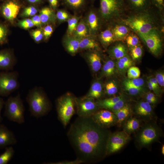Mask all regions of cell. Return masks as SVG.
Returning <instances> with one entry per match:
<instances>
[{
	"label": "cell",
	"instance_id": "cell-34",
	"mask_svg": "<svg viewBox=\"0 0 164 164\" xmlns=\"http://www.w3.org/2000/svg\"><path fill=\"white\" fill-rule=\"evenodd\" d=\"M80 17L74 16H71L67 20L68 26L67 35H72L80 20Z\"/></svg>",
	"mask_w": 164,
	"mask_h": 164
},
{
	"label": "cell",
	"instance_id": "cell-54",
	"mask_svg": "<svg viewBox=\"0 0 164 164\" xmlns=\"http://www.w3.org/2000/svg\"><path fill=\"white\" fill-rule=\"evenodd\" d=\"M31 19L34 26L41 27L42 24L39 15H35L33 16Z\"/></svg>",
	"mask_w": 164,
	"mask_h": 164
},
{
	"label": "cell",
	"instance_id": "cell-30",
	"mask_svg": "<svg viewBox=\"0 0 164 164\" xmlns=\"http://www.w3.org/2000/svg\"><path fill=\"white\" fill-rule=\"evenodd\" d=\"M101 76L105 77H109L113 75L115 71V63L111 59L106 60L102 67Z\"/></svg>",
	"mask_w": 164,
	"mask_h": 164
},
{
	"label": "cell",
	"instance_id": "cell-46",
	"mask_svg": "<svg viewBox=\"0 0 164 164\" xmlns=\"http://www.w3.org/2000/svg\"><path fill=\"white\" fill-rule=\"evenodd\" d=\"M31 34L34 40L37 43L41 41L43 37V31L39 29L33 31Z\"/></svg>",
	"mask_w": 164,
	"mask_h": 164
},
{
	"label": "cell",
	"instance_id": "cell-15",
	"mask_svg": "<svg viewBox=\"0 0 164 164\" xmlns=\"http://www.w3.org/2000/svg\"><path fill=\"white\" fill-rule=\"evenodd\" d=\"M20 8V5L17 3L10 1L3 5L1 9L2 13L5 19L12 22L17 17Z\"/></svg>",
	"mask_w": 164,
	"mask_h": 164
},
{
	"label": "cell",
	"instance_id": "cell-8",
	"mask_svg": "<svg viewBox=\"0 0 164 164\" xmlns=\"http://www.w3.org/2000/svg\"><path fill=\"white\" fill-rule=\"evenodd\" d=\"M154 56L160 55L162 51L163 37L159 28L152 29L144 34H137Z\"/></svg>",
	"mask_w": 164,
	"mask_h": 164
},
{
	"label": "cell",
	"instance_id": "cell-31",
	"mask_svg": "<svg viewBox=\"0 0 164 164\" xmlns=\"http://www.w3.org/2000/svg\"><path fill=\"white\" fill-rule=\"evenodd\" d=\"M124 96L122 94L119 96L107 98L102 100H98L96 101L100 109H106L123 98Z\"/></svg>",
	"mask_w": 164,
	"mask_h": 164
},
{
	"label": "cell",
	"instance_id": "cell-57",
	"mask_svg": "<svg viewBox=\"0 0 164 164\" xmlns=\"http://www.w3.org/2000/svg\"><path fill=\"white\" fill-rule=\"evenodd\" d=\"M49 3L53 9H56L58 7L59 0H48Z\"/></svg>",
	"mask_w": 164,
	"mask_h": 164
},
{
	"label": "cell",
	"instance_id": "cell-25",
	"mask_svg": "<svg viewBox=\"0 0 164 164\" xmlns=\"http://www.w3.org/2000/svg\"><path fill=\"white\" fill-rule=\"evenodd\" d=\"M100 48L98 43L91 36L81 39L79 44V50H97Z\"/></svg>",
	"mask_w": 164,
	"mask_h": 164
},
{
	"label": "cell",
	"instance_id": "cell-37",
	"mask_svg": "<svg viewBox=\"0 0 164 164\" xmlns=\"http://www.w3.org/2000/svg\"><path fill=\"white\" fill-rule=\"evenodd\" d=\"M118 89L117 86L114 80L109 81L105 84V92L109 96L113 95L115 94L118 92Z\"/></svg>",
	"mask_w": 164,
	"mask_h": 164
},
{
	"label": "cell",
	"instance_id": "cell-10",
	"mask_svg": "<svg viewBox=\"0 0 164 164\" xmlns=\"http://www.w3.org/2000/svg\"><path fill=\"white\" fill-rule=\"evenodd\" d=\"M130 139V135L123 130L111 133L107 145V155L120 151Z\"/></svg>",
	"mask_w": 164,
	"mask_h": 164
},
{
	"label": "cell",
	"instance_id": "cell-27",
	"mask_svg": "<svg viewBox=\"0 0 164 164\" xmlns=\"http://www.w3.org/2000/svg\"><path fill=\"white\" fill-rule=\"evenodd\" d=\"M103 89V86L101 81L97 80H95L92 83L89 91L85 96L94 99H98L102 95Z\"/></svg>",
	"mask_w": 164,
	"mask_h": 164
},
{
	"label": "cell",
	"instance_id": "cell-17",
	"mask_svg": "<svg viewBox=\"0 0 164 164\" xmlns=\"http://www.w3.org/2000/svg\"><path fill=\"white\" fill-rule=\"evenodd\" d=\"M85 57L92 71L96 73L101 68V58L97 50L88 51L86 53Z\"/></svg>",
	"mask_w": 164,
	"mask_h": 164
},
{
	"label": "cell",
	"instance_id": "cell-6",
	"mask_svg": "<svg viewBox=\"0 0 164 164\" xmlns=\"http://www.w3.org/2000/svg\"><path fill=\"white\" fill-rule=\"evenodd\" d=\"M4 116L9 120L19 124L25 122V108L20 94L10 96L5 102Z\"/></svg>",
	"mask_w": 164,
	"mask_h": 164
},
{
	"label": "cell",
	"instance_id": "cell-5",
	"mask_svg": "<svg viewBox=\"0 0 164 164\" xmlns=\"http://www.w3.org/2000/svg\"><path fill=\"white\" fill-rule=\"evenodd\" d=\"M126 9L124 0H100L99 15L104 22L119 21Z\"/></svg>",
	"mask_w": 164,
	"mask_h": 164
},
{
	"label": "cell",
	"instance_id": "cell-53",
	"mask_svg": "<svg viewBox=\"0 0 164 164\" xmlns=\"http://www.w3.org/2000/svg\"><path fill=\"white\" fill-rule=\"evenodd\" d=\"M82 163V162L77 159L73 161H63L55 162H50V164H79Z\"/></svg>",
	"mask_w": 164,
	"mask_h": 164
},
{
	"label": "cell",
	"instance_id": "cell-32",
	"mask_svg": "<svg viewBox=\"0 0 164 164\" xmlns=\"http://www.w3.org/2000/svg\"><path fill=\"white\" fill-rule=\"evenodd\" d=\"M15 153L12 146L5 147L4 152L0 155V164H7L11 159Z\"/></svg>",
	"mask_w": 164,
	"mask_h": 164
},
{
	"label": "cell",
	"instance_id": "cell-41",
	"mask_svg": "<svg viewBox=\"0 0 164 164\" xmlns=\"http://www.w3.org/2000/svg\"><path fill=\"white\" fill-rule=\"evenodd\" d=\"M125 90L129 94L132 96H136L142 94L144 92L143 88L131 86L124 85Z\"/></svg>",
	"mask_w": 164,
	"mask_h": 164
},
{
	"label": "cell",
	"instance_id": "cell-1",
	"mask_svg": "<svg viewBox=\"0 0 164 164\" xmlns=\"http://www.w3.org/2000/svg\"><path fill=\"white\" fill-rule=\"evenodd\" d=\"M111 133L97 125L91 117H78L71 125L67 136L77 159L82 163H92L107 155V145Z\"/></svg>",
	"mask_w": 164,
	"mask_h": 164
},
{
	"label": "cell",
	"instance_id": "cell-61",
	"mask_svg": "<svg viewBox=\"0 0 164 164\" xmlns=\"http://www.w3.org/2000/svg\"><path fill=\"white\" fill-rule=\"evenodd\" d=\"M91 0V1H95V0Z\"/></svg>",
	"mask_w": 164,
	"mask_h": 164
},
{
	"label": "cell",
	"instance_id": "cell-20",
	"mask_svg": "<svg viewBox=\"0 0 164 164\" xmlns=\"http://www.w3.org/2000/svg\"><path fill=\"white\" fill-rule=\"evenodd\" d=\"M80 39L73 35H67L63 40V45L65 50L70 54L75 55L79 50Z\"/></svg>",
	"mask_w": 164,
	"mask_h": 164
},
{
	"label": "cell",
	"instance_id": "cell-12",
	"mask_svg": "<svg viewBox=\"0 0 164 164\" xmlns=\"http://www.w3.org/2000/svg\"><path fill=\"white\" fill-rule=\"evenodd\" d=\"M91 117L96 123L104 128L108 129L117 125V119L115 114L106 109H100Z\"/></svg>",
	"mask_w": 164,
	"mask_h": 164
},
{
	"label": "cell",
	"instance_id": "cell-9",
	"mask_svg": "<svg viewBox=\"0 0 164 164\" xmlns=\"http://www.w3.org/2000/svg\"><path fill=\"white\" fill-rule=\"evenodd\" d=\"M19 76L17 71H0V96H7L19 88Z\"/></svg>",
	"mask_w": 164,
	"mask_h": 164
},
{
	"label": "cell",
	"instance_id": "cell-2",
	"mask_svg": "<svg viewBox=\"0 0 164 164\" xmlns=\"http://www.w3.org/2000/svg\"><path fill=\"white\" fill-rule=\"evenodd\" d=\"M151 8L143 12H133L119 22L127 26L137 34H144L158 28V20L153 14Z\"/></svg>",
	"mask_w": 164,
	"mask_h": 164
},
{
	"label": "cell",
	"instance_id": "cell-58",
	"mask_svg": "<svg viewBox=\"0 0 164 164\" xmlns=\"http://www.w3.org/2000/svg\"><path fill=\"white\" fill-rule=\"evenodd\" d=\"M4 104L5 102L0 97V122H1L2 120V118L1 115V112Z\"/></svg>",
	"mask_w": 164,
	"mask_h": 164
},
{
	"label": "cell",
	"instance_id": "cell-43",
	"mask_svg": "<svg viewBox=\"0 0 164 164\" xmlns=\"http://www.w3.org/2000/svg\"><path fill=\"white\" fill-rule=\"evenodd\" d=\"M37 9L33 6H29L26 8L21 14V16L23 17H28L34 16L37 13Z\"/></svg>",
	"mask_w": 164,
	"mask_h": 164
},
{
	"label": "cell",
	"instance_id": "cell-24",
	"mask_svg": "<svg viewBox=\"0 0 164 164\" xmlns=\"http://www.w3.org/2000/svg\"><path fill=\"white\" fill-rule=\"evenodd\" d=\"M114 113L117 117L116 125L120 127L128 118L132 116V111L130 105L127 103L121 108Z\"/></svg>",
	"mask_w": 164,
	"mask_h": 164
},
{
	"label": "cell",
	"instance_id": "cell-35",
	"mask_svg": "<svg viewBox=\"0 0 164 164\" xmlns=\"http://www.w3.org/2000/svg\"><path fill=\"white\" fill-rule=\"evenodd\" d=\"M125 41L130 48L140 44L139 37L135 32H131L126 37Z\"/></svg>",
	"mask_w": 164,
	"mask_h": 164
},
{
	"label": "cell",
	"instance_id": "cell-29",
	"mask_svg": "<svg viewBox=\"0 0 164 164\" xmlns=\"http://www.w3.org/2000/svg\"><path fill=\"white\" fill-rule=\"evenodd\" d=\"M99 39L101 43L105 47L115 42L112 27H109L101 32L99 35Z\"/></svg>",
	"mask_w": 164,
	"mask_h": 164
},
{
	"label": "cell",
	"instance_id": "cell-60",
	"mask_svg": "<svg viewBox=\"0 0 164 164\" xmlns=\"http://www.w3.org/2000/svg\"><path fill=\"white\" fill-rule=\"evenodd\" d=\"M161 152L162 155H164V145H162V148H161Z\"/></svg>",
	"mask_w": 164,
	"mask_h": 164
},
{
	"label": "cell",
	"instance_id": "cell-11",
	"mask_svg": "<svg viewBox=\"0 0 164 164\" xmlns=\"http://www.w3.org/2000/svg\"><path fill=\"white\" fill-rule=\"evenodd\" d=\"M75 102L79 117H91L100 109L95 99L85 96L81 97H75Z\"/></svg>",
	"mask_w": 164,
	"mask_h": 164
},
{
	"label": "cell",
	"instance_id": "cell-28",
	"mask_svg": "<svg viewBox=\"0 0 164 164\" xmlns=\"http://www.w3.org/2000/svg\"><path fill=\"white\" fill-rule=\"evenodd\" d=\"M72 35L80 39L91 35L85 20L83 19L79 20Z\"/></svg>",
	"mask_w": 164,
	"mask_h": 164
},
{
	"label": "cell",
	"instance_id": "cell-22",
	"mask_svg": "<svg viewBox=\"0 0 164 164\" xmlns=\"http://www.w3.org/2000/svg\"><path fill=\"white\" fill-rule=\"evenodd\" d=\"M118 43L111 47L108 50L110 58L113 59H118L127 55L128 49L123 42L117 41Z\"/></svg>",
	"mask_w": 164,
	"mask_h": 164
},
{
	"label": "cell",
	"instance_id": "cell-44",
	"mask_svg": "<svg viewBox=\"0 0 164 164\" xmlns=\"http://www.w3.org/2000/svg\"><path fill=\"white\" fill-rule=\"evenodd\" d=\"M157 96L152 92L148 93L145 96L144 101L152 106L156 104L158 101Z\"/></svg>",
	"mask_w": 164,
	"mask_h": 164
},
{
	"label": "cell",
	"instance_id": "cell-40",
	"mask_svg": "<svg viewBox=\"0 0 164 164\" xmlns=\"http://www.w3.org/2000/svg\"><path fill=\"white\" fill-rule=\"evenodd\" d=\"M141 74L139 69L137 67L131 66L127 70L128 78L133 79L139 78Z\"/></svg>",
	"mask_w": 164,
	"mask_h": 164
},
{
	"label": "cell",
	"instance_id": "cell-18",
	"mask_svg": "<svg viewBox=\"0 0 164 164\" xmlns=\"http://www.w3.org/2000/svg\"><path fill=\"white\" fill-rule=\"evenodd\" d=\"M126 9L133 12H143L148 10L152 5L150 0H124Z\"/></svg>",
	"mask_w": 164,
	"mask_h": 164
},
{
	"label": "cell",
	"instance_id": "cell-59",
	"mask_svg": "<svg viewBox=\"0 0 164 164\" xmlns=\"http://www.w3.org/2000/svg\"><path fill=\"white\" fill-rule=\"evenodd\" d=\"M28 2L31 3H36L41 1V0H27Z\"/></svg>",
	"mask_w": 164,
	"mask_h": 164
},
{
	"label": "cell",
	"instance_id": "cell-42",
	"mask_svg": "<svg viewBox=\"0 0 164 164\" xmlns=\"http://www.w3.org/2000/svg\"><path fill=\"white\" fill-rule=\"evenodd\" d=\"M56 14V18L61 22L67 21L71 17L67 12L63 10H58Z\"/></svg>",
	"mask_w": 164,
	"mask_h": 164
},
{
	"label": "cell",
	"instance_id": "cell-4",
	"mask_svg": "<svg viewBox=\"0 0 164 164\" xmlns=\"http://www.w3.org/2000/svg\"><path fill=\"white\" fill-rule=\"evenodd\" d=\"M135 133V142L139 148L148 147L162 135L161 129L154 120L145 122Z\"/></svg>",
	"mask_w": 164,
	"mask_h": 164
},
{
	"label": "cell",
	"instance_id": "cell-3",
	"mask_svg": "<svg viewBox=\"0 0 164 164\" xmlns=\"http://www.w3.org/2000/svg\"><path fill=\"white\" fill-rule=\"evenodd\" d=\"M31 115L37 118L47 114L51 109V104L42 88L35 87L29 91L26 97Z\"/></svg>",
	"mask_w": 164,
	"mask_h": 164
},
{
	"label": "cell",
	"instance_id": "cell-16",
	"mask_svg": "<svg viewBox=\"0 0 164 164\" xmlns=\"http://www.w3.org/2000/svg\"><path fill=\"white\" fill-rule=\"evenodd\" d=\"M17 141L13 132L5 125L0 124V148L14 145Z\"/></svg>",
	"mask_w": 164,
	"mask_h": 164
},
{
	"label": "cell",
	"instance_id": "cell-45",
	"mask_svg": "<svg viewBox=\"0 0 164 164\" xmlns=\"http://www.w3.org/2000/svg\"><path fill=\"white\" fill-rule=\"evenodd\" d=\"M18 23L20 27L25 29L31 28L34 26L31 19H25L19 21Z\"/></svg>",
	"mask_w": 164,
	"mask_h": 164
},
{
	"label": "cell",
	"instance_id": "cell-21",
	"mask_svg": "<svg viewBox=\"0 0 164 164\" xmlns=\"http://www.w3.org/2000/svg\"><path fill=\"white\" fill-rule=\"evenodd\" d=\"M117 22V23L112 27L115 42H123L131 30L125 24L119 22Z\"/></svg>",
	"mask_w": 164,
	"mask_h": 164
},
{
	"label": "cell",
	"instance_id": "cell-48",
	"mask_svg": "<svg viewBox=\"0 0 164 164\" xmlns=\"http://www.w3.org/2000/svg\"><path fill=\"white\" fill-rule=\"evenodd\" d=\"M152 5L155 7L159 11L162 12L164 8V0H150Z\"/></svg>",
	"mask_w": 164,
	"mask_h": 164
},
{
	"label": "cell",
	"instance_id": "cell-49",
	"mask_svg": "<svg viewBox=\"0 0 164 164\" xmlns=\"http://www.w3.org/2000/svg\"><path fill=\"white\" fill-rule=\"evenodd\" d=\"M159 86L163 87L164 86V73L162 71L157 72L155 77Z\"/></svg>",
	"mask_w": 164,
	"mask_h": 164
},
{
	"label": "cell",
	"instance_id": "cell-38",
	"mask_svg": "<svg viewBox=\"0 0 164 164\" xmlns=\"http://www.w3.org/2000/svg\"><path fill=\"white\" fill-rule=\"evenodd\" d=\"M130 48L131 55L133 60H138L141 57L142 54V49L140 44Z\"/></svg>",
	"mask_w": 164,
	"mask_h": 164
},
{
	"label": "cell",
	"instance_id": "cell-50",
	"mask_svg": "<svg viewBox=\"0 0 164 164\" xmlns=\"http://www.w3.org/2000/svg\"><path fill=\"white\" fill-rule=\"evenodd\" d=\"M7 34L6 28L3 25L0 24V43H3L5 40Z\"/></svg>",
	"mask_w": 164,
	"mask_h": 164
},
{
	"label": "cell",
	"instance_id": "cell-51",
	"mask_svg": "<svg viewBox=\"0 0 164 164\" xmlns=\"http://www.w3.org/2000/svg\"><path fill=\"white\" fill-rule=\"evenodd\" d=\"M130 67L129 65L120 62L118 60L117 62V68L118 70L121 72H125Z\"/></svg>",
	"mask_w": 164,
	"mask_h": 164
},
{
	"label": "cell",
	"instance_id": "cell-55",
	"mask_svg": "<svg viewBox=\"0 0 164 164\" xmlns=\"http://www.w3.org/2000/svg\"><path fill=\"white\" fill-rule=\"evenodd\" d=\"M148 80L150 81L160 94L159 91V86L155 78L154 77H150L149 78Z\"/></svg>",
	"mask_w": 164,
	"mask_h": 164
},
{
	"label": "cell",
	"instance_id": "cell-33",
	"mask_svg": "<svg viewBox=\"0 0 164 164\" xmlns=\"http://www.w3.org/2000/svg\"><path fill=\"white\" fill-rule=\"evenodd\" d=\"M65 5L74 10H79L83 8L86 0H63Z\"/></svg>",
	"mask_w": 164,
	"mask_h": 164
},
{
	"label": "cell",
	"instance_id": "cell-7",
	"mask_svg": "<svg viewBox=\"0 0 164 164\" xmlns=\"http://www.w3.org/2000/svg\"><path fill=\"white\" fill-rule=\"evenodd\" d=\"M75 97L67 93L59 97L56 101V108L58 118L66 127L75 112Z\"/></svg>",
	"mask_w": 164,
	"mask_h": 164
},
{
	"label": "cell",
	"instance_id": "cell-56",
	"mask_svg": "<svg viewBox=\"0 0 164 164\" xmlns=\"http://www.w3.org/2000/svg\"><path fill=\"white\" fill-rule=\"evenodd\" d=\"M147 85L149 89L151 91H153L156 96H158L160 95L155 87L149 80L147 81Z\"/></svg>",
	"mask_w": 164,
	"mask_h": 164
},
{
	"label": "cell",
	"instance_id": "cell-52",
	"mask_svg": "<svg viewBox=\"0 0 164 164\" xmlns=\"http://www.w3.org/2000/svg\"><path fill=\"white\" fill-rule=\"evenodd\" d=\"M119 61L126 64L130 67L133 64V61L131 58L127 55L118 60Z\"/></svg>",
	"mask_w": 164,
	"mask_h": 164
},
{
	"label": "cell",
	"instance_id": "cell-47",
	"mask_svg": "<svg viewBox=\"0 0 164 164\" xmlns=\"http://www.w3.org/2000/svg\"><path fill=\"white\" fill-rule=\"evenodd\" d=\"M53 32V29L51 25L48 24L46 26L43 31V37L45 40H47L51 36Z\"/></svg>",
	"mask_w": 164,
	"mask_h": 164
},
{
	"label": "cell",
	"instance_id": "cell-26",
	"mask_svg": "<svg viewBox=\"0 0 164 164\" xmlns=\"http://www.w3.org/2000/svg\"><path fill=\"white\" fill-rule=\"evenodd\" d=\"M39 16L42 24L45 25L54 22L56 19V14L53 9L48 7L42 9Z\"/></svg>",
	"mask_w": 164,
	"mask_h": 164
},
{
	"label": "cell",
	"instance_id": "cell-14",
	"mask_svg": "<svg viewBox=\"0 0 164 164\" xmlns=\"http://www.w3.org/2000/svg\"><path fill=\"white\" fill-rule=\"evenodd\" d=\"M16 63V59L11 51L8 50H0V70H12Z\"/></svg>",
	"mask_w": 164,
	"mask_h": 164
},
{
	"label": "cell",
	"instance_id": "cell-19",
	"mask_svg": "<svg viewBox=\"0 0 164 164\" xmlns=\"http://www.w3.org/2000/svg\"><path fill=\"white\" fill-rule=\"evenodd\" d=\"M101 18L97 12L91 10L89 12L85 20L91 35H94L98 31L101 26Z\"/></svg>",
	"mask_w": 164,
	"mask_h": 164
},
{
	"label": "cell",
	"instance_id": "cell-39",
	"mask_svg": "<svg viewBox=\"0 0 164 164\" xmlns=\"http://www.w3.org/2000/svg\"><path fill=\"white\" fill-rule=\"evenodd\" d=\"M126 99L124 97L123 98L113 104L107 107L106 109L109 110L113 112L117 111L127 103Z\"/></svg>",
	"mask_w": 164,
	"mask_h": 164
},
{
	"label": "cell",
	"instance_id": "cell-13",
	"mask_svg": "<svg viewBox=\"0 0 164 164\" xmlns=\"http://www.w3.org/2000/svg\"><path fill=\"white\" fill-rule=\"evenodd\" d=\"M134 110L135 116L145 122L153 120L155 117L152 106L145 101L138 102Z\"/></svg>",
	"mask_w": 164,
	"mask_h": 164
},
{
	"label": "cell",
	"instance_id": "cell-36",
	"mask_svg": "<svg viewBox=\"0 0 164 164\" xmlns=\"http://www.w3.org/2000/svg\"><path fill=\"white\" fill-rule=\"evenodd\" d=\"M144 84V81L143 79L139 78L133 79L127 78L123 81L124 85H129L141 88H143Z\"/></svg>",
	"mask_w": 164,
	"mask_h": 164
},
{
	"label": "cell",
	"instance_id": "cell-23",
	"mask_svg": "<svg viewBox=\"0 0 164 164\" xmlns=\"http://www.w3.org/2000/svg\"><path fill=\"white\" fill-rule=\"evenodd\" d=\"M142 121L138 118L132 116L128 118L123 124V131L130 135L135 132L142 126Z\"/></svg>",
	"mask_w": 164,
	"mask_h": 164
}]
</instances>
